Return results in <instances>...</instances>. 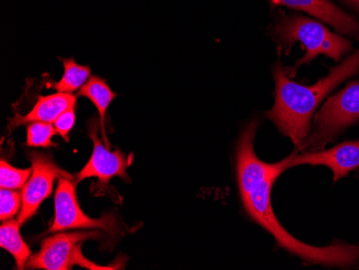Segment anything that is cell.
<instances>
[{"instance_id": "cell-2", "label": "cell", "mask_w": 359, "mask_h": 270, "mask_svg": "<svg viewBox=\"0 0 359 270\" xmlns=\"http://www.w3.org/2000/svg\"><path fill=\"white\" fill-rule=\"evenodd\" d=\"M359 72V49L313 86H302L290 80L285 67L278 62L272 67L276 82L274 104L265 114L298 151H304L311 134V119L325 97L346 79Z\"/></svg>"}, {"instance_id": "cell-13", "label": "cell", "mask_w": 359, "mask_h": 270, "mask_svg": "<svg viewBox=\"0 0 359 270\" xmlns=\"http://www.w3.org/2000/svg\"><path fill=\"white\" fill-rule=\"evenodd\" d=\"M20 227L21 224L18 220L10 219L4 221L0 227V245L12 254L18 269H24L28 259L32 257V252L21 237Z\"/></svg>"}, {"instance_id": "cell-19", "label": "cell", "mask_w": 359, "mask_h": 270, "mask_svg": "<svg viewBox=\"0 0 359 270\" xmlns=\"http://www.w3.org/2000/svg\"><path fill=\"white\" fill-rule=\"evenodd\" d=\"M354 12L357 15H359V0H357L356 1V7H355Z\"/></svg>"}, {"instance_id": "cell-5", "label": "cell", "mask_w": 359, "mask_h": 270, "mask_svg": "<svg viewBox=\"0 0 359 270\" xmlns=\"http://www.w3.org/2000/svg\"><path fill=\"white\" fill-rule=\"evenodd\" d=\"M102 236L98 231L62 233L48 237L42 241L38 253L28 259L26 267L34 269L69 270L79 265L88 269H102L84 257L81 245L88 239H97Z\"/></svg>"}, {"instance_id": "cell-10", "label": "cell", "mask_w": 359, "mask_h": 270, "mask_svg": "<svg viewBox=\"0 0 359 270\" xmlns=\"http://www.w3.org/2000/svg\"><path fill=\"white\" fill-rule=\"evenodd\" d=\"M270 8H290L306 12L312 17L330 24L338 33L359 39V22L339 8L332 0H267Z\"/></svg>"}, {"instance_id": "cell-14", "label": "cell", "mask_w": 359, "mask_h": 270, "mask_svg": "<svg viewBox=\"0 0 359 270\" xmlns=\"http://www.w3.org/2000/svg\"><path fill=\"white\" fill-rule=\"evenodd\" d=\"M64 74L60 81L54 83L53 88L56 92L70 93L79 92L82 86H86V82L92 76V72L88 66L79 65L74 58H64Z\"/></svg>"}, {"instance_id": "cell-16", "label": "cell", "mask_w": 359, "mask_h": 270, "mask_svg": "<svg viewBox=\"0 0 359 270\" xmlns=\"http://www.w3.org/2000/svg\"><path fill=\"white\" fill-rule=\"evenodd\" d=\"M32 169H18L5 160L0 162V185L1 189H21L32 176Z\"/></svg>"}, {"instance_id": "cell-18", "label": "cell", "mask_w": 359, "mask_h": 270, "mask_svg": "<svg viewBox=\"0 0 359 270\" xmlns=\"http://www.w3.org/2000/svg\"><path fill=\"white\" fill-rule=\"evenodd\" d=\"M74 122H76V112H74V107L72 108L67 109V110L62 112L57 120L53 123L54 127H55L56 133L65 140H69V133L74 127Z\"/></svg>"}, {"instance_id": "cell-12", "label": "cell", "mask_w": 359, "mask_h": 270, "mask_svg": "<svg viewBox=\"0 0 359 270\" xmlns=\"http://www.w3.org/2000/svg\"><path fill=\"white\" fill-rule=\"evenodd\" d=\"M79 96L90 100L96 107L100 114V123L102 125V140L107 148H109L108 137L106 134V116L107 110L113 100L116 97V93L111 90L106 80L100 76H90L86 86H82L78 92Z\"/></svg>"}, {"instance_id": "cell-15", "label": "cell", "mask_w": 359, "mask_h": 270, "mask_svg": "<svg viewBox=\"0 0 359 270\" xmlns=\"http://www.w3.org/2000/svg\"><path fill=\"white\" fill-rule=\"evenodd\" d=\"M56 133L55 127L51 123L32 122L27 127V141L26 144L32 148H51L56 147L52 142V137Z\"/></svg>"}, {"instance_id": "cell-3", "label": "cell", "mask_w": 359, "mask_h": 270, "mask_svg": "<svg viewBox=\"0 0 359 270\" xmlns=\"http://www.w3.org/2000/svg\"><path fill=\"white\" fill-rule=\"evenodd\" d=\"M272 38L278 44L279 54L287 55L296 42H300L306 48L304 58L294 67L285 68L286 74L290 79L295 78L300 66L310 64L318 56H327L339 62L353 51L350 40L332 33L320 22L299 14L279 12L272 28Z\"/></svg>"}, {"instance_id": "cell-11", "label": "cell", "mask_w": 359, "mask_h": 270, "mask_svg": "<svg viewBox=\"0 0 359 270\" xmlns=\"http://www.w3.org/2000/svg\"><path fill=\"white\" fill-rule=\"evenodd\" d=\"M76 96L70 93L56 92L54 94L39 96L32 110L25 116H14L10 123V126L16 127L32 122L53 124L62 112L72 107H76Z\"/></svg>"}, {"instance_id": "cell-6", "label": "cell", "mask_w": 359, "mask_h": 270, "mask_svg": "<svg viewBox=\"0 0 359 270\" xmlns=\"http://www.w3.org/2000/svg\"><path fill=\"white\" fill-rule=\"evenodd\" d=\"M76 179L60 177L56 189L55 217L48 233H57L66 229H104L110 234L120 231L118 220L113 215L102 219H92L82 211L76 201Z\"/></svg>"}, {"instance_id": "cell-1", "label": "cell", "mask_w": 359, "mask_h": 270, "mask_svg": "<svg viewBox=\"0 0 359 270\" xmlns=\"http://www.w3.org/2000/svg\"><path fill=\"white\" fill-rule=\"evenodd\" d=\"M258 121H251L240 135L237 149V177L244 208L251 219L276 239L280 248L299 257L306 265L352 268L359 265V245L336 241L316 247L290 235L274 215L271 189L274 181L290 168V156L281 162L265 163L254 151Z\"/></svg>"}, {"instance_id": "cell-9", "label": "cell", "mask_w": 359, "mask_h": 270, "mask_svg": "<svg viewBox=\"0 0 359 270\" xmlns=\"http://www.w3.org/2000/svg\"><path fill=\"white\" fill-rule=\"evenodd\" d=\"M300 165L326 166L334 173V182L359 168V140L344 141L330 150L309 151L290 155V168Z\"/></svg>"}, {"instance_id": "cell-17", "label": "cell", "mask_w": 359, "mask_h": 270, "mask_svg": "<svg viewBox=\"0 0 359 270\" xmlns=\"http://www.w3.org/2000/svg\"><path fill=\"white\" fill-rule=\"evenodd\" d=\"M23 195L16 189H1L0 191V219L7 221L12 219L22 209Z\"/></svg>"}, {"instance_id": "cell-4", "label": "cell", "mask_w": 359, "mask_h": 270, "mask_svg": "<svg viewBox=\"0 0 359 270\" xmlns=\"http://www.w3.org/2000/svg\"><path fill=\"white\" fill-rule=\"evenodd\" d=\"M359 122V80L346 84L344 90L328 98L314 116V130L304 150L320 151L341 133Z\"/></svg>"}, {"instance_id": "cell-8", "label": "cell", "mask_w": 359, "mask_h": 270, "mask_svg": "<svg viewBox=\"0 0 359 270\" xmlns=\"http://www.w3.org/2000/svg\"><path fill=\"white\" fill-rule=\"evenodd\" d=\"M97 122L98 121L94 118L88 123V136L94 144V150L86 166L76 175V182L95 177L100 180V189H102L108 185L109 181L113 177H120L125 181L128 180L126 169L129 165L120 149L110 152L106 144H102V141L98 138Z\"/></svg>"}, {"instance_id": "cell-7", "label": "cell", "mask_w": 359, "mask_h": 270, "mask_svg": "<svg viewBox=\"0 0 359 270\" xmlns=\"http://www.w3.org/2000/svg\"><path fill=\"white\" fill-rule=\"evenodd\" d=\"M30 162H32V176L23 187V205L20 211V224L23 225L30 217H34L37 212L40 205L44 199L48 198L52 194L54 181L60 177H69L72 175L64 169L58 167L52 161L51 157L43 153H30Z\"/></svg>"}]
</instances>
